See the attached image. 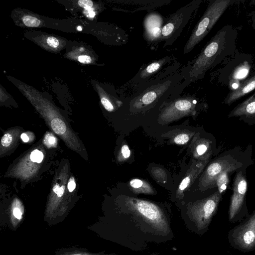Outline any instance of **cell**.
Masks as SVG:
<instances>
[{"label":"cell","instance_id":"1","mask_svg":"<svg viewBox=\"0 0 255 255\" xmlns=\"http://www.w3.org/2000/svg\"><path fill=\"white\" fill-rule=\"evenodd\" d=\"M123 206L122 216L117 224L119 243L125 248L141 252L149 244L173 239L169 215L158 204L125 197Z\"/></svg>","mask_w":255,"mask_h":255},{"label":"cell","instance_id":"2","mask_svg":"<svg viewBox=\"0 0 255 255\" xmlns=\"http://www.w3.org/2000/svg\"><path fill=\"white\" fill-rule=\"evenodd\" d=\"M237 29L226 25L211 38L195 59L189 71V79L194 82L202 79L207 72L225 59L233 55L236 50Z\"/></svg>","mask_w":255,"mask_h":255},{"label":"cell","instance_id":"3","mask_svg":"<svg viewBox=\"0 0 255 255\" xmlns=\"http://www.w3.org/2000/svg\"><path fill=\"white\" fill-rule=\"evenodd\" d=\"M221 196L222 194L218 190L208 197L189 203L183 216L187 228L198 235H203L207 232Z\"/></svg>","mask_w":255,"mask_h":255},{"label":"cell","instance_id":"4","mask_svg":"<svg viewBox=\"0 0 255 255\" xmlns=\"http://www.w3.org/2000/svg\"><path fill=\"white\" fill-rule=\"evenodd\" d=\"M231 0H210L204 14L195 25L185 44L183 54L191 52L209 33L227 8L234 2Z\"/></svg>","mask_w":255,"mask_h":255},{"label":"cell","instance_id":"5","mask_svg":"<svg viewBox=\"0 0 255 255\" xmlns=\"http://www.w3.org/2000/svg\"><path fill=\"white\" fill-rule=\"evenodd\" d=\"M200 2L199 0H193L179 8L167 19L161 32L160 40L164 41L163 47L172 45L179 36Z\"/></svg>","mask_w":255,"mask_h":255},{"label":"cell","instance_id":"6","mask_svg":"<svg viewBox=\"0 0 255 255\" xmlns=\"http://www.w3.org/2000/svg\"><path fill=\"white\" fill-rule=\"evenodd\" d=\"M243 165V160L237 153H224L208 166L200 180V189L205 190L214 186L216 179L221 173L225 171L231 173L241 168Z\"/></svg>","mask_w":255,"mask_h":255},{"label":"cell","instance_id":"7","mask_svg":"<svg viewBox=\"0 0 255 255\" xmlns=\"http://www.w3.org/2000/svg\"><path fill=\"white\" fill-rule=\"evenodd\" d=\"M227 238L230 246L235 249L243 252L255 250V209L229 231Z\"/></svg>","mask_w":255,"mask_h":255},{"label":"cell","instance_id":"8","mask_svg":"<svg viewBox=\"0 0 255 255\" xmlns=\"http://www.w3.org/2000/svg\"><path fill=\"white\" fill-rule=\"evenodd\" d=\"M247 188L245 176L242 171H239L234 179L229 209L228 219L231 223L241 222L249 215L245 199Z\"/></svg>","mask_w":255,"mask_h":255},{"label":"cell","instance_id":"9","mask_svg":"<svg viewBox=\"0 0 255 255\" xmlns=\"http://www.w3.org/2000/svg\"><path fill=\"white\" fill-rule=\"evenodd\" d=\"M197 101L192 97L180 98L173 101L161 112V121L169 122L184 116L194 115Z\"/></svg>","mask_w":255,"mask_h":255},{"label":"cell","instance_id":"10","mask_svg":"<svg viewBox=\"0 0 255 255\" xmlns=\"http://www.w3.org/2000/svg\"><path fill=\"white\" fill-rule=\"evenodd\" d=\"M171 84V82L168 81L150 88L134 100L133 107L140 109L151 104L162 95L168 89Z\"/></svg>","mask_w":255,"mask_h":255},{"label":"cell","instance_id":"11","mask_svg":"<svg viewBox=\"0 0 255 255\" xmlns=\"http://www.w3.org/2000/svg\"><path fill=\"white\" fill-rule=\"evenodd\" d=\"M239 117L248 120L255 121V93L237 105L229 114L228 117Z\"/></svg>","mask_w":255,"mask_h":255},{"label":"cell","instance_id":"12","mask_svg":"<svg viewBox=\"0 0 255 255\" xmlns=\"http://www.w3.org/2000/svg\"><path fill=\"white\" fill-rule=\"evenodd\" d=\"M255 89V74L241 83L237 89L231 91L227 95L224 103L230 105Z\"/></svg>","mask_w":255,"mask_h":255},{"label":"cell","instance_id":"13","mask_svg":"<svg viewBox=\"0 0 255 255\" xmlns=\"http://www.w3.org/2000/svg\"><path fill=\"white\" fill-rule=\"evenodd\" d=\"M251 65L249 61L245 60L241 62L232 70L229 76V86L231 91L237 89L242 80L249 74Z\"/></svg>","mask_w":255,"mask_h":255},{"label":"cell","instance_id":"14","mask_svg":"<svg viewBox=\"0 0 255 255\" xmlns=\"http://www.w3.org/2000/svg\"><path fill=\"white\" fill-rule=\"evenodd\" d=\"M161 16L157 14L150 15L144 20V35L149 40H160L162 26Z\"/></svg>","mask_w":255,"mask_h":255},{"label":"cell","instance_id":"15","mask_svg":"<svg viewBox=\"0 0 255 255\" xmlns=\"http://www.w3.org/2000/svg\"><path fill=\"white\" fill-rule=\"evenodd\" d=\"M207 162V160H206L204 162H200L190 170L189 173L183 179L179 186L176 192V198L180 199L183 197L184 191L187 189L194 182Z\"/></svg>","mask_w":255,"mask_h":255},{"label":"cell","instance_id":"16","mask_svg":"<svg viewBox=\"0 0 255 255\" xmlns=\"http://www.w3.org/2000/svg\"><path fill=\"white\" fill-rule=\"evenodd\" d=\"M169 60L170 57L166 56L159 60L151 63L140 72V78L143 79L152 76L153 74L159 71Z\"/></svg>","mask_w":255,"mask_h":255},{"label":"cell","instance_id":"17","mask_svg":"<svg viewBox=\"0 0 255 255\" xmlns=\"http://www.w3.org/2000/svg\"><path fill=\"white\" fill-rule=\"evenodd\" d=\"M129 186L132 192L139 193L153 194L154 191L150 185L146 181L139 179H133L129 182Z\"/></svg>","mask_w":255,"mask_h":255},{"label":"cell","instance_id":"18","mask_svg":"<svg viewBox=\"0 0 255 255\" xmlns=\"http://www.w3.org/2000/svg\"><path fill=\"white\" fill-rule=\"evenodd\" d=\"M229 172L225 171L221 173L217 178L216 185L218 188V191L222 194L226 190L229 183Z\"/></svg>","mask_w":255,"mask_h":255},{"label":"cell","instance_id":"19","mask_svg":"<svg viewBox=\"0 0 255 255\" xmlns=\"http://www.w3.org/2000/svg\"><path fill=\"white\" fill-rule=\"evenodd\" d=\"M101 102L105 109L109 112L114 111L115 108L120 107L123 104V103H114L112 100L105 95L101 97Z\"/></svg>","mask_w":255,"mask_h":255},{"label":"cell","instance_id":"20","mask_svg":"<svg viewBox=\"0 0 255 255\" xmlns=\"http://www.w3.org/2000/svg\"><path fill=\"white\" fill-rule=\"evenodd\" d=\"M22 20L24 25L28 27H38L41 23L40 19L30 15L23 16Z\"/></svg>","mask_w":255,"mask_h":255},{"label":"cell","instance_id":"21","mask_svg":"<svg viewBox=\"0 0 255 255\" xmlns=\"http://www.w3.org/2000/svg\"><path fill=\"white\" fill-rule=\"evenodd\" d=\"M209 145V143L206 141H203L202 143H199L196 148L197 154L199 156L203 155L207 152Z\"/></svg>","mask_w":255,"mask_h":255},{"label":"cell","instance_id":"22","mask_svg":"<svg viewBox=\"0 0 255 255\" xmlns=\"http://www.w3.org/2000/svg\"><path fill=\"white\" fill-rule=\"evenodd\" d=\"M189 139V136L186 133H181L175 137L174 142L178 144L186 143Z\"/></svg>","mask_w":255,"mask_h":255},{"label":"cell","instance_id":"23","mask_svg":"<svg viewBox=\"0 0 255 255\" xmlns=\"http://www.w3.org/2000/svg\"><path fill=\"white\" fill-rule=\"evenodd\" d=\"M30 159L33 162L40 163L43 159V154L41 151L35 149L30 154Z\"/></svg>","mask_w":255,"mask_h":255},{"label":"cell","instance_id":"24","mask_svg":"<svg viewBox=\"0 0 255 255\" xmlns=\"http://www.w3.org/2000/svg\"><path fill=\"white\" fill-rule=\"evenodd\" d=\"M44 142L47 146L50 147L56 144V139L52 134L48 133L45 137Z\"/></svg>","mask_w":255,"mask_h":255},{"label":"cell","instance_id":"25","mask_svg":"<svg viewBox=\"0 0 255 255\" xmlns=\"http://www.w3.org/2000/svg\"><path fill=\"white\" fill-rule=\"evenodd\" d=\"M12 141V135L10 133H5L4 134L1 139V144L5 147L8 146Z\"/></svg>","mask_w":255,"mask_h":255},{"label":"cell","instance_id":"26","mask_svg":"<svg viewBox=\"0 0 255 255\" xmlns=\"http://www.w3.org/2000/svg\"><path fill=\"white\" fill-rule=\"evenodd\" d=\"M47 44L53 48H56L59 46V42L58 40L55 37H48L46 40Z\"/></svg>","mask_w":255,"mask_h":255},{"label":"cell","instance_id":"27","mask_svg":"<svg viewBox=\"0 0 255 255\" xmlns=\"http://www.w3.org/2000/svg\"><path fill=\"white\" fill-rule=\"evenodd\" d=\"M78 3L80 6L86 9L91 8L93 4V1L90 0H80Z\"/></svg>","mask_w":255,"mask_h":255},{"label":"cell","instance_id":"28","mask_svg":"<svg viewBox=\"0 0 255 255\" xmlns=\"http://www.w3.org/2000/svg\"><path fill=\"white\" fill-rule=\"evenodd\" d=\"M65 187L62 186L60 187L58 184H56L53 187V191L55 193L58 197H61L64 192Z\"/></svg>","mask_w":255,"mask_h":255},{"label":"cell","instance_id":"29","mask_svg":"<svg viewBox=\"0 0 255 255\" xmlns=\"http://www.w3.org/2000/svg\"><path fill=\"white\" fill-rule=\"evenodd\" d=\"M121 152L124 159H127L130 156V151L127 144L122 146Z\"/></svg>","mask_w":255,"mask_h":255},{"label":"cell","instance_id":"30","mask_svg":"<svg viewBox=\"0 0 255 255\" xmlns=\"http://www.w3.org/2000/svg\"><path fill=\"white\" fill-rule=\"evenodd\" d=\"M78 60L83 64H89L92 62V58L88 55H82L78 57Z\"/></svg>","mask_w":255,"mask_h":255},{"label":"cell","instance_id":"31","mask_svg":"<svg viewBox=\"0 0 255 255\" xmlns=\"http://www.w3.org/2000/svg\"><path fill=\"white\" fill-rule=\"evenodd\" d=\"M76 188V183L73 177L71 178L68 183L67 188L69 192H72Z\"/></svg>","mask_w":255,"mask_h":255},{"label":"cell","instance_id":"32","mask_svg":"<svg viewBox=\"0 0 255 255\" xmlns=\"http://www.w3.org/2000/svg\"><path fill=\"white\" fill-rule=\"evenodd\" d=\"M13 213L15 218L20 219L21 217V212L18 208H15L13 209Z\"/></svg>","mask_w":255,"mask_h":255},{"label":"cell","instance_id":"33","mask_svg":"<svg viewBox=\"0 0 255 255\" xmlns=\"http://www.w3.org/2000/svg\"><path fill=\"white\" fill-rule=\"evenodd\" d=\"M21 139L22 140V141L24 142H27L29 140V137L28 136H27V135L25 133H23L21 134Z\"/></svg>","mask_w":255,"mask_h":255},{"label":"cell","instance_id":"34","mask_svg":"<svg viewBox=\"0 0 255 255\" xmlns=\"http://www.w3.org/2000/svg\"><path fill=\"white\" fill-rule=\"evenodd\" d=\"M81 255L76 254V255Z\"/></svg>","mask_w":255,"mask_h":255}]
</instances>
